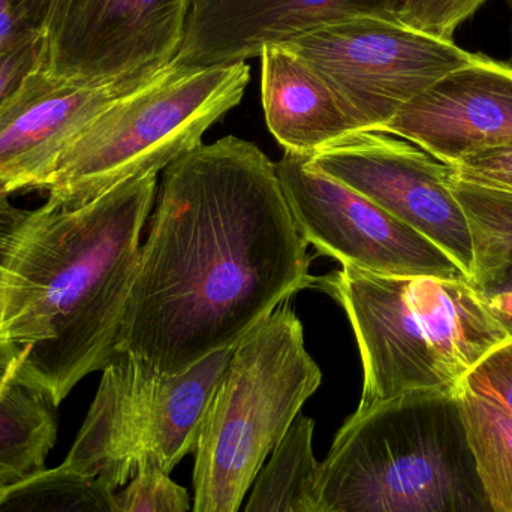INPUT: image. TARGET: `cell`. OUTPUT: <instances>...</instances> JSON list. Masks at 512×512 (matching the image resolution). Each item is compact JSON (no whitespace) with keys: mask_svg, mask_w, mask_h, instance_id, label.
I'll return each instance as SVG.
<instances>
[{"mask_svg":"<svg viewBox=\"0 0 512 512\" xmlns=\"http://www.w3.org/2000/svg\"><path fill=\"white\" fill-rule=\"evenodd\" d=\"M462 385L492 400L512 417V339L486 355L468 373Z\"/></svg>","mask_w":512,"mask_h":512,"instance_id":"cell-24","label":"cell"},{"mask_svg":"<svg viewBox=\"0 0 512 512\" xmlns=\"http://www.w3.org/2000/svg\"><path fill=\"white\" fill-rule=\"evenodd\" d=\"M119 512H192V502L170 475L146 472L119 492Z\"/></svg>","mask_w":512,"mask_h":512,"instance_id":"cell-22","label":"cell"},{"mask_svg":"<svg viewBox=\"0 0 512 512\" xmlns=\"http://www.w3.org/2000/svg\"><path fill=\"white\" fill-rule=\"evenodd\" d=\"M0 512H119V493L62 463L2 484Z\"/></svg>","mask_w":512,"mask_h":512,"instance_id":"cell-19","label":"cell"},{"mask_svg":"<svg viewBox=\"0 0 512 512\" xmlns=\"http://www.w3.org/2000/svg\"><path fill=\"white\" fill-rule=\"evenodd\" d=\"M249 80L246 62L165 66L105 108L63 149L48 201L74 209L128 180L167 170L242 102Z\"/></svg>","mask_w":512,"mask_h":512,"instance_id":"cell-6","label":"cell"},{"mask_svg":"<svg viewBox=\"0 0 512 512\" xmlns=\"http://www.w3.org/2000/svg\"><path fill=\"white\" fill-rule=\"evenodd\" d=\"M376 132L409 141L447 165L512 146V66L477 53Z\"/></svg>","mask_w":512,"mask_h":512,"instance_id":"cell-13","label":"cell"},{"mask_svg":"<svg viewBox=\"0 0 512 512\" xmlns=\"http://www.w3.org/2000/svg\"><path fill=\"white\" fill-rule=\"evenodd\" d=\"M312 418L298 417L285 441L277 447L256 478L245 512H291L312 481L316 460L313 453Z\"/></svg>","mask_w":512,"mask_h":512,"instance_id":"cell-20","label":"cell"},{"mask_svg":"<svg viewBox=\"0 0 512 512\" xmlns=\"http://www.w3.org/2000/svg\"><path fill=\"white\" fill-rule=\"evenodd\" d=\"M0 276H2V273H0Z\"/></svg>","mask_w":512,"mask_h":512,"instance_id":"cell-30","label":"cell"},{"mask_svg":"<svg viewBox=\"0 0 512 512\" xmlns=\"http://www.w3.org/2000/svg\"><path fill=\"white\" fill-rule=\"evenodd\" d=\"M457 397L469 447L493 511L512 512V417L463 385Z\"/></svg>","mask_w":512,"mask_h":512,"instance_id":"cell-18","label":"cell"},{"mask_svg":"<svg viewBox=\"0 0 512 512\" xmlns=\"http://www.w3.org/2000/svg\"><path fill=\"white\" fill-rule=\"evenodd\" d=\"M310 483H312V481H310ZM309 487H307L306 492L297 499V502H295L291 512H328L327 510H324V508L319 507V505L313 501L312 496H310L309 493Z\"/></svg>","mask_w":512,"mask_h":512,"instance_id":"cell-28","label":"cell"},{"mask_svg":"<svg viewBox=\"0 0 512 512\" xmlns=\"http://www.w3.org/2000/svg\"><path fill=\"white\" fill-rule=\"evenodd\" d=\"M474 246L471 283L486 306L512 330V194L454 180Z\"/></svg>","mask_w":512,"mask_h":512,"instance_id":"cell-17","label":"cell"},{"mask_svg":"<svg viewBox=\"0 0 512 512\" xmlns=\"http://www.w3.org/2000/svg\"><path fill=\"white\" fill-rule=\"evenodd\" d=\"M450 167L454 180L512 194V146L474 153Z\"/></svg>","mask_w":512,"mask_h":512,"instance_id":"cell-25","label":"cell"},{"mask_svg":"<svg viewBox=\"0 0 512 512\" xmlns=\"http://www.w3.org/2000/svg\"><path fill=\"white\" fill-rule=\"evenodd\" d=\"M507 2L508 8H510V14H511V53H510V60H508V65L512 66V0H505Z\"/></svg>","mask_w":512,"mask_h":512,"instance_id":"cell-29","label":"cell"},{"mask_svg":"<svg viewBox=\"0 0 512 512\" xmlns=\"http://www.w3.org/2000/svg\"><path fill=\"white\" fill-rule=\"evenodd\" d=\"M164 171L116 349L177 375L234 348L313 276L276 162L256 144L228 135Z\"/></svg>","mask_w":512,"mask_h":512,"instance_id":"cell-1","label":"cell"},{"mask_svg":"<svg viewBox=\"0 0 512 512\" xmlns=\"http://www.w3.org/2000/svg\"><path fill=\"white\" fill-rule=\"evenodd\" d=\"M56 409L23 372L21 352L0 342V486L45 469L57 439Z\"/></svg>","mask_w":512,"mask_h":512,"instance_id":"cell-16","label":"cell"},{"mask_svg":"<svg viewBox=\"0 0 512 512\" xmlns=\"http://www.w3.org/2000/svg\"><path fill=\"white\" fill-rule=\"evenodd\" d=\"M233 349L177 375L122 354L102 370L86 420L63 465L113 490L138 475H170L195 453L201 421Z\"/></svg>","mask_w":512,"mask_h":512,"instance_id":"cell-7","label":"cell"},{"mask_svg":"<svg viewBox=\"0 0 512 512\" xmlns=\"http://www.w3.org/2000/svg\"><path fill=\"white\" fill-rule=\"evenodd\" d=\"M328 512H495L457 391H412L343 423L309 487Z\"/></svg>","mask_w":512,"mask_h":512,"instance_id":"cell-3","label":"cell"},{"mask_svg":"<svg viewBox=\"0 0 512 512\" xmlns=\"http://www.w3.org/2000/svg\"><path fill=\"white\" fill-rule=\"evenodd\" d=\"M307 158L435 243L471 280V227L454 195L450 165L409 141L372 131L355 132Z\"/></svg>","mask_w":512,"mask_h":512,"instance_id":"cell-10","label":"cell"},{"mask_svg":"<svg viewBox=\"0 0 512 512\" xmlns=\"http://www.w3.org/2000/svg\"><path fill=\"white\" fill-rule=\"evenodd\" d=\"M191 6L192 0H59L44 69L78 83L161 71L182 48Z\"/></svg>","mask_w":512,"mask_h":512,"instance_id":"cell-11","label":"cell"},{"mask_svg":"<svg viewBox=\"0 0 512 512\" xmlns=\"http://www.w3.org/2000/svg\"><path fill=\"white\" fill-rule=\"evenodd\" d=\"M59 0H0V54L47 35Z\"/></svg>","mask_w":512,"mask_h":512,"instance_id":"cell-23","label":"cell"},{"mask_svg":"<svg viewBox=\"0 0 512 512\" xmlns=\"http://www.w3.org/2000/svg\"><path fill=\"white\" fill-rule=\"evenodd\" d=\"M158 174L128 180L81 207L47 200L27 213L0 259V342L56 408L117 354V337Z\"/></svg>","mask_w":512,"mask_h":512,"instance_id":"cell-2","label":"cell"},{"mask_svg":"<svg viewBox=\"0 0 512 512\" xmlns=\"http://www.w3.org/2000/svg\"><path fill=\"white\" fill-rule=\"evenodd\" d=\"M487 0H393L391 15L412 29L442 41H454L457 30Z\"/></svg>","mask_w":512,"mask_h":512,"instance_id":"cell-21","label":"cell"},{"mask_svg":"<svg viewBox=\"0 0 512 512\" xmlns=\"http://www.w3.org/2000/svg\"><path fill=\"white\" fill-rule=\"evenodd\" d=\"M511 334H512V330H511Z\"/></svg>","mask_w":512,"mask_h":512,"instance_id":"cell-31","label":"cell"},{"mask_svg":"<svg viewBox=\"0 0 512 512\" xmlns=\"http://www.w3.org/2000/svg\"><path fill=\"white\" fill-rule=\"evenodd\" d=\"M276 171L301 236L319 255L379 276L469 282L435 243L310 164L307 155L285 152Z\"/></svg>","mask_w":512,"mask_h":512,"instance_id":"cell-9","label":"cell"},{"mask_svg":"<svg viewBox=\"0 0 512 512\" xmlns=\"http://www.w3.org/2000/svg\"><path fill=\"white\" fill-rule=\"evenodd\" d=\"M322 373L289 301L233 349L207 403L195 448L192 512H240Z\"/></svg>","mask_w":512,"mask_h":512,"instance_id":"cell-5","label":"cell"},{"mask_svg":"<svg viewBox=\"0 0 512 512\" xmlns=\"http://www.w3.org/2000/svg\"><path fill=\"white\" fill-rule=\"evenodd\" d=\"M265 122L285 152L313 155L363 131L333 87L286 45L261 53Z\"/></svg>","mask_w":512,"mask_h":512,"instance_id":"cell-15","label":"cell"},{"mask_svg":"<svg viewBox=\"0 0 512 512\" xmlns=\"http://www.w3.org/2000/svg\"><path fill=\"white\" fill-rule=\"evenodd\" d=\"M47 35L0 54V105L14 95L27 77L47 63Z\"/></svg>","mask_w":512,"mask_h":512,"instance_id":"cell-26","label":"cell"},{"mask_svg":"<svg viewBox=\"0 0 512 512\" xmlns=\"http://www.w3.org/2000/svg\"><path fill=\"white\" fill-rule=\"evenodd\" d=\"M348 316L363 363L357 411L412 391H457L507 325L466 280L379 276L352 267L313 277Z\"/></svg>","mask_w":512,"mask_h":512,"instance_id":"cell-4","label":"cell"},{"mask_svg":"<svg viewBox=\"0 0 512 512\" xmlns=\"http://www.w3.org/2000/svg\"><path fill=\"white\" fill-rule=\"evenodd\" d=\"M11 192L0 182V259L5 254L6 246L14 231L17 230L18 219L23 210L11 203Z\"/></svg>","mask_w":512,"mask_h":512,"instance_id":"cell-27","label":"cell"},{"mask_svg":"<svg viewBox=\"0 0 512 512\" xmlns=\"http://www.w3.org/2000/svg\"><path fill=\"white\" fill-rule=\"evenodd\" d=\"M393 0H192L182 48L171 65L246 62L268 45L366 14H391Z\"/></svg>","mask_w":512,"mask_h":512,"instance_id":"cell-14","label":"cell"},{"mask_svg":"<svg viewBox=\"0 0 512 512\" xmlns=\"http://www.w3.org/2000/svg\"><path fill=\"white\" fill-rule=\"evenodd\" d=\"M283 45L333 87L363 131L372 132L477 54L391 14L334 21Z\"/></svg>","mask_w":512,"mask_h":512,"instance_id":"cell-8","label":"cell"},{"mask_svg":"<svg viewBox=\"0 0 512 512\" xmlns=\"http://www.w3.org/2000/svg\"><path fill=\"white\" fill-rule=\"evenodd\" d=\"M158 72L105 83L62 80L44 68L27 77L0 105V182L11 194L47 191L63 149L105 108Z\"/></svg>","mask_w":512,"mask_h":512,"instance_id":"cell-12","label":"cell"}]
</instances>
